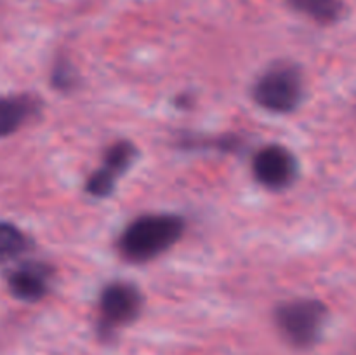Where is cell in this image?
<instances>
[{
	"label": "cell",
	"instance_id": "6da1fadb",
	"mask_svg": "<svg viewBox=\"0 0 356 355\" xmlns=\"http://www.w3.org/2000/svg\"><path fill=\"white\" fill-rule=\"evenodd\" d=\"M186 223L177 214H145L122 232L118 249L134 263L155 260L183 237Z\"/></svg>",
	"mask_w": 356,
	"mask_h": 355
},
{
	"label": "cell",
	"instance_id": "7a4b0ae2",
	"mask_svg": "<svg viewBox=\"0 0 356 355\" xmlns=\"http://www.w3.org/2000/svg\"><path fill=\"white\" fill-rule=\"evenodd\" d=\"M252 97L263 110L291 113L305 97V80L299 66L275 63L264 70L252 87Z\"/></svg>",
	"mask_w": 356,
	"mask_h": 355
},
{
	"label": "cell",
	"instance_id": "3957f363",
	"mask_svg": "<svg viewBox=\"0 0 356 355\" xmlns=\"http://www.w3.org/2000/svg\"><path fill=\"white\" fill-rule=\"evenodd\" d=\"M327 315L329 310L318 299H292L277 306L275 324L289 343L308 348L322 336Z\"/></svg>",
	"mask_w": 356,
	"mask_h": 355
},
{
	"label": "cell",
	"instance_id": "277c9868",
	"mask_svg": "<svg viewBox=\"0 0 356 355\" xmlns=\"http://www.w3.org/2000/svg\"><path fill=\"white\" fill-rule=\"evenodd\" d=\"M143 308V294L134 284L117 281L104 285L99 296L97 333L110 338L118 327L129 326L139 317Z\"/></svg>",
	"mask_w": 356,
	"mask_h": 355
},
{
	"label": "cell",
	"instance_id": "5b68a950",
	"mask_svg": "<svg viewBox=\"0 0 356 355\" xmlns=\"http://www.w3.org/2000/svg\"><path fill=\"white\" fill-rule=\"evenodd\" d=\"M252 173L263 187L270 190H284L298 178L299 164L289 148L282 145H268L254 155Z\"/></svg>",
	"mask_w": 356,
	"mask_h": 355
},
{
	"label": "cell",
	"instance_id": "8992f818",
	"mask_svg": "<svg viewBox=\"0 0 356 355\" xmlns=\"http://www.w3.org/2000/svg\"><path fill=\"white\" fill-rule=\"evenodd\" d=\"M54 278V268L44 261L26 260L17 263L7 275V287L19 301L35 303L49 294Z\"/></svg>",
	"mask_w": 356,
	"mask_h": 355
},
{
	"label": "cell",
	"instance_id": "52a82bcc",
	"mask_svg": "<svg viewBox=\"0 0 356 355\" xmlns=\"http://www.w3.org/2000/svg\"><path fill=\"white\" fill-rule=\"evenodd\" d=\"M37 110L38 100L33 96H0V138L14 134Z\"/></svg>",
	"mask_w": 356,
	"mask_h": 355
},
{
	"label": "cell",
	"instance_id": "ba28073f",
	"mask_svg": "<svg viewBox=\"0 0 356 355\" xmlns=\"http://www.w3.org/2000/svg\"><path fill=\"white\" fill-rule=\"evenodd\" d=\"M287 3L294 10L320 24L336 23L341 19L344 10L341 0H287Z\"/></svg>",
	"mask_w": 356,
	"mask_h": 355
},
{
	"label": "cell",
	"instance_id": "9c48e42d",
	"mask_svg": "<svg viewBox=\"0 0 356 355\" xmlns=\"http://www.w3.org/2000/svg\"><path fill=\"white\" fill-rule=\"evenodd\" d=\"M136 157H138V148H136L134 143L127 141V139H120V141L108 146L103 155L101 167L106 169L110 174H113L118 180L122 174L131 169Z\"/></svg>",
	"mask_w": 356,
	"mask_h": 355
},
{
	"label": "cell",
	"instance_id": "30bf717a",
	"mask_svg": "<svg viewBox=\"0 0 356 355\" xmlns=\"http://www.w3.org/2000/svg\"><path fill=\"white\" fill-rule=\"evenodd\" d=\"M30 247L23 230L9 221H0V265H7L23 256Z\"/></svg>",
	"mask_w": 356,
	"mask_h": 355
},
{
	"label": "cell",
	"instance_id": "8fae6325",
	"mask_svg": "<svg viewBox=\"0 0 356 355\" xmlns=\"http://www.w3.org/2000/svg\"><path fill=\"white\" fill-rule=\"evenodd\" d=\"M117 178L113 174L108 173L106 169L99 167V169L94 171L86 181V191L90 197L96 198H106L113 194L115 187H117Z\"/></svg>",
	"mask_w": 356,
	"mask_h": 355
},
{
	"label": "cell",
	"instance_id": "7c38bea8",
	"mask_svg": "<svg viewBox=\"0 0 356 355\" xmlns=\"http://www.w3.org/2000/svg\"><path fill=\"white\" fill-rule=\"evenodd\" d=\"M52 86L59 90H70L76 86V72L66 59L56 61L52 66Z\"/></svg>",
	"mask_w": 356,
	"mask_h": 355
}]
</instances>
